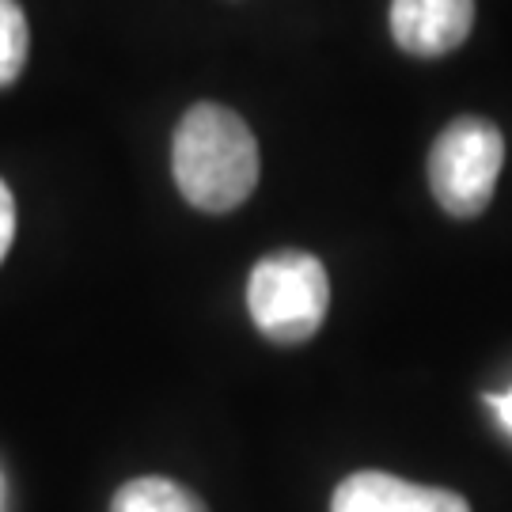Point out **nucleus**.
I'll return each mask as SVG.
<instances>
[{"instance_id": "1", "label": "nucleus", "mask_w": 512, "mask_h": 512, "mask_svg": "<svg viewBox=\"0 0 512 512\" xmlns=\"http://www.w3.org/2000/svg\"><path fill=\"white\" fill-rule=\"evenodd\" d=\"M171 171L186 202L202 213H232L258 186V141L232 107L198 103L171 141Z\"/></svg>"}, {"instance_id": "2", "label": "nucleus", "mask_w": 512, "mask_h": 512, "mask_svg": "<svg viewBox=\"0 0 512 512\" xmlns=\"http://www.w3.org/2000/svg\"><path fill=\"white\" fill-rule=\"evenodd\" d=\"M330 308V277L323 262L304 251H277L251 270L247 311L255 327L277 346L315 338Z\"/></svg>"}, {"instance_id": "3", "label": "nucleus", "mask_w": 512, "mask_h": 512, "mask_svg": "<svg viewBox=\"0 0 512 512\" xmlns=\"http://www.w3.org/2000/svg\"><path fill=\"white\" fill-rule=\"evenodd\" d=\"M505 164V137L494 122L463 114L440 133L429 152V190L444 213L478 217L497 190Z\"/></svg>"}, {"instance_id": "4", "label": "nucleus", "mask_w": 512, "mask_h": 512, "mask_svg": "<svg viewBox=\"0 0 512 512\" xmlns=\"http://www.w3.org/2000/svg\"><path fill=\"white\" fill-rule=\"evenodd\" d=\"M475 27V0H391V35L414 57L452 54Z\"/></svg>"}, {"instance_id": "5", "label": "nucleus", "mask_w": 512, "mask_h": 512, "mask_svg": "<svg viewBox=\"0 0 512 512\" xmlns=\"http://www.w3.org/2000/svg\"><path fill=\"white\" fill-rule=\"evenodd\" d=\"M330 512H471V505L452 490L418 486L384 471H357L334 490Z\"/></svg>"}, {"instance_id": "6", "label": "nucleus", "mask_w": 512, "mask_h": 512, "mask_svg": "<svg viewBox=\"0 0 512 512\" xmlns=\"http://www.w3.org/2000/svg\"><path fill=\"white\" fill-rule=\"evenodd\" d=\"M110 512H209V509H205L202 497L190 494L179 482L148 475L126 482L114 494V501H110Z\"/></svg>"}, {"instance_id": "7", "label": "nucleus", "mask_w": 512, "mask_h": 512, "mask_svg": "<svg viewBox=\"0 0 512 512\" xmlns=\"http://www.w3.org/2000/svg\"><path fill=\"white\" fill-rule=\"evenodd\" d=\"M31 50V31L27 16L16 0H0V88L16 84Z\"/></svg>"}, {"instance_id": "8", "label": "nucleus", "mask_w": 512, "mask_h": 512, "mask_svg": "<svg viewBox=\"0 0 512 512\" xmlns=\"http://www.w3.org/2000/svg\"><path fill=\"white\" fill-rule=\"evenodd\" d=\"M12 239H16V202H12L8 183L0 179V262H4V255H8Z\"/></svg>"}, {"instance_id": "9", "label": "nucleus", "mask_w": 512, "mask_h": 512, "mask_svg": "<svg viewBox=\"0 0 512 512\" xmlns=\"http://www.w3.org/2000/svg\"><path fill=\"white\" fill-rule=\"evenodd\" d=\"M486 403L494 406V414L501 418V425L512 433V387L505 391V395H486Z\"/></svg>"}]
</instances>
